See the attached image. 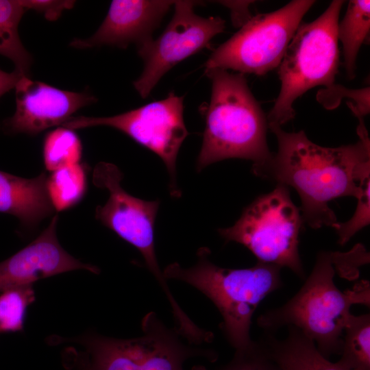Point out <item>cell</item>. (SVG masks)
<instances>
[{"label": "cell", "instance_id": "obj_18", "mask_svg": "<svg viewBox=\"0 0 370 370\" xmlns=\"http://www.w3.org/2000/svg\"><path fill=\"white\" fill-rule=\"evenodd\" d=\"M26 10L21 0H0V55L13 62L15 70L29 76L32 58L18 34L19 23Z\"/></svg>", "mask_w": 370, "mask_h": 370}, {"label": "cell", "instance_id": "obj_7", "mask_svg": "<svg viewBox=\"0 0 370 370\" xmlns=\"http://www.w3.org/2000/svg\"><path fill=\"white\" fill-rule=\"evenodd\" d=\"M302 224L288 187L277 184L247 206L232 226L219 228L218 232L225 241L246 247L258 262L287 267L305 279L298 249Z\"/></svg>", "mask_w": 370, "mask_h": 370}, {"label": "cell", "instance_id": "obj_11", "mask_svg": "<svg viewBox=\"0 0 370 370\" xmlns=\"http://www.w3.org/2000/svg\"><path fill=\"white\" fill-rule=\"evenodd\" d=\"M197 2L174 1V14L156 40L138 47L144 62L143 71L134 82L142 98L149 96L162 77L175 64L208 47L211 40L224 32L225 21L219 16H200L194 12Z\"/></svg>", "mask_w": 370, "mask_h": 370}, {"label": "cell", "instance_id": "obj_21", "mask_svg": "<svg viewBox=\"0 0 370 370\" xmlns=\"http://www.w3.org/2000/svg\"><path fill=\"white\" fill-rule=\"evenodd\" d=\"M82 153L81 140L73 130L58 127L45 138L44 164L51 172L79 163Z\"/></svg>", "mask_w": 370, "mask_h": 370}, {"label": "cell", "instance_id": "obj_10", "mask_svg": "<svg viewBox=\"0 0 370 370\" xmlns=\"http://www.w3.org/2000/svg\"><path fill=\"white\" fill-rule=\"evenodd\" d=\"M183 96L171 92L162 100L112 116L71 117L62 127L74 130L108 126L125 134L162 159L169 176L170 195L179 197L181 192L177 184L176 159L188 135L183 117Z\"/></svg>", "mask_w": 370, "mask_h": 370}, {"label": "cell", "instance_id": "obj_26", "mask_svg": "<svg viewBox=\"0 0 370 370\" xmlns=\"http://www.w3.org/2000/svg\"><path fill=\"white\" fill-rule=\"evenodd\" d=\"M23 6L27 10H34L42 14L46 19L57 20L64 10L73 7L75 1L70 0H21Z\"/></svg>", "mask_w": 370, "mask_h": 370}, {"label": "cell", "instance_id": "obj_17", "mask_svg": "<svg viewBox=\"0 0 370 370\" xmlns=\"http://www.w3.org/2000/svg\"><path fill=\"white\" fill-rule=\"evenodd\" d=\"M370 29V1L352 0L346 13L337 26V37L343 45L344 66L347 75H356V59L362 44L367 40Z\"/></svg>", "mask_w": 370, "mask_h": 370}, {"label": "cell", "instance_id": "obj_27", "mask_svg": "<svg viewBox=\"0 0 370 370\" xmlns=\"http://www.w3.org/2000/svg\"><path fill=\"white\" fill-rule=\"evenodd\" d=\"M227 5L232 10V17L235 25H243L251 16L248 11L251 1H219Z\"/></svg>", "mask_w": 370, "mask_h": 370}, {"label": "cell", "instance_id": "obj_20", "mask_svg": "<svg viewBox=\"0 0 370 370\" xmlns=\"http://www.w3.org/2000/svg\"><path fill=\"white\" fill-rule=\"evenodd\" d=\"M86 181L85 166L79 163L51 172L47 179V190L54 210L61 212L81 201Z\"/></svg>", "mask_w": 370, "mask_h": 370}, {"label": "cell", "instance_id": "obj_5", "mask_svg": "<svg viewBox=\"0 0 370 370\" xmlns=\"http://www.w3.org/2000/svg\"><path fill=\"white\" fill-rule=\"evenodd\" d=\"M141 329L143 335L133 338H116L90 331L73 338L51 336L48 343L80 345L88 356L90 370H184V364L190 358L213 362L218 358L211 349L184 343L175 328H168L154 312L145 315ZM191 370L208 369L195 366Z\"/></svg>", "mask_w": 370, "mask_h": 370}, {"label": "cell", "instance_id": "obj_25", "mask_svg": "<svg viewBox=\"0 0 370 370\" xmlns=\"http://www.w3.org/2000/svg\"><path fill=\"white\" fill-rule=\"evenodd\" d=\"M219 370H282L260 339L248 347L235 350L231 360Z\"/></svg>", "mask_w": 370, "mask_h": 370}, {"label": "cell", "instance_id": "obj_19", "mask_svg": "<svg viewBox=\"0 0 370 370\" xmlns=\"http://www.w3.org/2000/svg\"><path fill=\"white\" fill-rule=\"evenodd\" d=\"M341 358L350 370H370V315L351 314L344 328Z\"/></svg>", "mask_w": 370, "mask_h": 370}, {"label": "cell", "instance_id": "obj_9", "mask_svg": "<svg viewBox=\"0 0 370 370\" xmlns=\"http://www.w3.org/2000/svg\"><path fill=\"white\" fill-rule=\"evenodd\" d=\"M123 177L114 164L100 162L96 164L92 182L95 186L106 189L109 198L103 206L97 207L95 217L138 250L164 293L173 319H180L185 312L172 294L155 251L154 225L160 201H145L130 195L121 187Z\"/></svg>", "mask_w": 370, "mask_h": 370}, {"label": "cell", "instance_id": "obj_2", "mask_svg": "<svg viewBox=\"0 0 370 370\" xmlns=\"http://www.w3.org/2000/svg\"><path fill=\"white\" fill-rule=\"evenodd\" d=\"M337 252L321 251L299 291L283 306L260 314L257 324L265 332L293 326L314 342L328 358L340 355L344 328L354 304L370 305L369 282L340 291L334 282Z\"/></svg>", "mask_w": 370, "mask_h": 370}, {"label": "cell", "instance_id": "obj_6", "mask_svg": "<svg viewBox=\"0 0 370 370\" xmlns=\"http://www.w3.org/2000/svg\"><path fill=\"white\" fill-rule=\"evenodd\" d=\"M344 1H332L310 23H301L278 66L280 93L267 119L279 125L293 119V103L317 86H332L338 72L337 26Z\"/></svg>", "mask_w": 370, "mask_h": 370}, {"label": "cell", "instance_id": "obj_1", "mask_svg": "<svg viewBox=\"0 0 370 370\" xmlns=\"http://www.w3.org/2000/svg\"><path fill=\"white\" fill-rule=\"evenodd\" d=\"M268 128L276 136L278 151L252 172L297 192L303 223L313 229L332 227L337 219L329 202L356 198L360 181L370 174V140L364 123L358 126L356 143L337 147L317 145L303 130L287 132L275 123H268Z\"/></svg>", "mask_w": 370, "mask_h": 370}, {"label": "cell", "instance_id": "obj_22", "mask_svg": "<svg viewBox=\"0 0 370 370\" xmlns=\"http://www.w3.org/2000/svg\"><path fill=\"white\" fill-rule=\"evenodd\" d=\"M0 293V332L22 330L27 309L36 298L32 285L12 287Z\"/></svg>", "mask_w": 370, "mask_h": 370}, {"label": "cell", "instance_id": "obj_3", "mask_svg": "<svg viewBox=\"0 0 370 370\" xmlns=\"http://www.w3.org/2000/svg\"><path fill=\"white\" fill-rule=\"evenodd\" d=\"M212 83L206 127L196 161L198 172L228 158L253 162L252 168L270 159L267 119L242 73L221 69L205 70Z\"/></svg>", "mask_w": 370, "mask_h": 370}, {"label": "cell", "instance_id": "obj_13", "mask_svg": "<svg viewBox=\"0 0 370 370\" xmlns=\"http://www.w3.org/2000/svg\"><path fill=\"white\" fill-rule=\"evenodd\" d=\"M58 221L55 215L34 241L0 262V292L76 269L99 273L97 267L83 263L62 247L56 235Z\"/></svg>", "mask_w": 370, "mask_h": 370}, {"label": "cell", "instance_id": "obj_23", "mask_svg": "<svg viewBox=\"0 0 370 370\" xmlns=\"http://www.w3.org/2000/svg\"><path fill=\"white\" fill-rule=\"evenodd\" d=\"M360 193L352 217L344 223H336L332 227L338 236V243L343 245L358 231L370 223V174L360 181Z\"/></svg>", "mask_w": 370, "mask_h": 370}, {"label": "cell", "instance_id": "obj_28", "mask_svg": "<svg viewBox=\"0 0 370 370\" xmlns=\"http://www.w3.org/2000/svg\"><path fill=\"white\" fill-rule=\"evenodd\" d=\"M23 75L17 70L6 72L0 69V97L14 88L16 84Z\"/></svg>", "mask_w": 370, "mask_h": 370}, {"label": "cell", "instance_id": "obj_16", "mask_svg": "<svg viewBox=\"0 0 370 370\" xmlns=\"http://www.w3.org/2000/svg\"><path fill=\"white\" fill-rule=\"evenodd\" d=\"M288 334L279 339L264 332L260 338L282 370H350L338 361L331 362L317 349L313 341L299 330L288 326Z\"/></svg>", "mask_w": 370, "mask_h": 370}, {"label": "cell", "instance_id": "obj_12", "mask_svg": "<svg viewBox=\"0 0 370 370\" xmlns=\"http://www.w3.org/2000/svg\"><path fill=\"white\" fill-rule=\"evenodd\" d=\"M16 110L2 122L8 134H37L62 125L79 109L96 102L88 92L61 90L23 75L15 87Z\"/></svg>", "mask_w": 370, "mask_h": 370}, {"label": "cell", "instance_id": "obj_4", "mask_svg": "<svg viewBox=\"0 0 370 370\" xmlns=\"http://www.w3.org/2000/svg\"><path fill=\"white\" fill-rule=\"evenodd\" d=\"M210 255L208 247H201L195 264L184 268L173 262L164 269V277L186 282L204 294L220 312V328L230 345L235 350L247 348L254 341L249 331L258 306L283 285L282 268L259 262L249 268H224L212 262Z\"/></svg>", "mask_w": 370, "mask_h": 370}, {"label": "cell", "instance_id": "obj_8", "mask_svg": "<svg viewBox=\"0 0 370 370\" xmlns=\"http://www.w3.org/2000/svg\"><path fill=\"white\" fill-rule=\"evenodd\" d=\"M315 1L294 0L269 13L251 16L205 63L206 70L232 69L264 75L280 64L301 20Z\"/></svg>", "mask_w": 370, "mask_h": 370}, {"label": "cell", "instance_id": "obj_24", "mask_svg": "<svg viewBox=\"0 0 370 370\" xmlns=\"http://www.w3.org/2000/svg\"><path fill=\"white\" fill-rule=\"evenodd\" d=\"M317 100L324 108L333 109L343 97L351 99L347 104L359 120L369 113V87L359 90H350L340 85L333 84L317 93Z\"/></svg>", "mask_w": 370, "mask_h": 370}, {"label": "cell", "instance_id": "obj_15", "mask_svg": "<svg viewBox=\"0 0 370 370\" xmlns=\"http://www.w3.org/2000/svg\"><path fill=\"white\" fill-rule=\"evenodd\" d=\"M42 173L27 179L0 171V212L13 215L25 227L36 225L55 210Z\"/></svg>", "mask_w": 370, "mask_h": 370}, {"label": "cell", "instance_id": "obj_14", "mask_svg": "<svg viewBox=\"0 0 370 370\" xmlns=\"http://www.w3.org/2000/svg\"><path fill=\"white\" fill-rule=\"evenodd\" d=\"M173 3L174 1H112L97 32L87 38L74 39L70 46L77 49L103 45L126 48L136 44L138 47L153 40V32Z\"/></svg>", "mask_w": 370, "mask_h": 370}]
</instances>
